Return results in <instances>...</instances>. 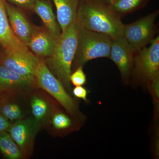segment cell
Here are the masks:
<instances>
[{"label": "cell", "mask_w": 159, "mask_h": 159, "mask_svg": "<svg viewBox=\"0 0 159 159\" xmlns=\"http://www.w3.org/2000/svg\"><path fill=\"white\" fill-rule=\"evenodd\" d=\"M36 89L29 95L30 109L32 117L43 127L53 109L54 102L45 93Z\"/></svg>", "instance_id": "obj_14"}, {"label": "cell", "mask_w": 159, "mask_h": 159, "mask_svg": "<svg viewBox=\"0 0 159 159\" xmlns=\"http://www.w3.org/2000/svg\"><path fill=\"white\" fill-rule=\"evenodd\" d=\"M150 0H116L110 5L113 10L121 18L142 9Z\"/></svg>", "instance_id": "obj_20"}, {"label": "cell", "mask_w": 159, "mask_h": 159, "mask_svg": "<svg viewBox=\"0 0 159 159\" xmlns=\"http://www.w3.org/2000/svg\"><path fill=\"white\" fill-rule=\"evenodd\" d=\"M79 30L76 20L56 40L51 55L44 58L49 70L68 92L71 91L70 77L77 51Z\"/></svg>", "instance_id": "obj_2"}, {"label": "cell", "mask_w": 159, "mask_h": 159, "mask_svg": "<svg viewBox=\"0 0 159 159\" xmlns=\"http://www.w3.org/2000/svg\"><path fill=\"white\" fill-rule=\"evenodd\" d=\"M34 77L39 89L51 95L68 113L77 118L81 116L77 103L59 80L49 70L44 58L40 59L35 70Z\"/></svg>", "instance_id": "obj_4"}, {"label": "cell", "mask_w": 159, "mask_h": 159, "mask_svg": "<svg viewBox=\"0 0 159 159\" xmlns=\"http://www.w3.org/2000/svg\"><path fill=\"white\" fill-rule=\"evenodd\" d=\"M40 59L30 50L9 51L3 50L0 53V65L34 80L35 70Z\"/></svg>", "instance_id": "obj_8"}, {"label": "cell", "mask_w": 159, "mask_h": 159, "mask_svg": "<svg viewBox=\"0 0 159 159\" xmlns=\"http://www.w3.org/2000/svg\"><path fill=\"white\" fill-rule=\"evenodd\" d=\"M112 39L106 34L80 27L77 51L73 65L83 66L96 58H109Z\"/></svg>", "instance_id": "obj_3"}, {"label": "cell", "mask_w": 159, "mask_h": 159, "mask_svg": "<svg viewBox=\"0 0 159 159\" xmlns=\"http://www.w3.org/2000/svg\"><path fill=\"white\" fill-rule=\"evenodd\" d=\"M6 9L13 33L18 39L27 47L34 25L30 22L22 10L7 2Z\"/></svg>", "instance_id": "obj_11"}, {"label": "cell", "mask_w": 159, "mask_h": 159, "mask_svg": "<svg viewBox=\"0 0 159 159\" xmlns=\"http://www.w3.org/2000/svg\"><path fill=\"white\" fill-rule=\"evenodd\" d=\"M7 2L27 11H34L36 0H6Z\"/></svg>", "instance_id": "obj_22"}, {"label": "cell", "mask_w": 159, "mask_h": 159, "mask_svg": "<svg viewBox=\"0 0 159 159\" xmlns=\"http://www.w3.org/2000/svg\"><path fill=\"white\" fill-rule=\"evenodd\" d=\"M73 95L76 97L83 99L84 101H87L88 91L82 86H76L72 91Z\"/></svg>", "instance_id": "obj_23"}, {"label": "cell", "mask_w": 159, "mask_h": 159, "mask_svg": "<svg viewBox=\"0 0 159 159\" xmlns=\"http://www.w3.org/2000/svg\"><path fill=\"white\" fill-rule=\"evenodd\" d=\"M34 11L40 18L46 30L55 40L61 35V31L49 0H36Z\"/></svg>", "instance_id": "obj_17"}, {"label": "cell", "mask_w": 159, "mask_h": 159, "mask_svg": "<svg viewBox=\"0 0 159 159\" xmlns=\"http://www.w3.org/2000/svg\"><path fill=\"white\" fill-rule=\"evenodd\" d=\"M159 14V10L157 9L136 21L124 25L123 37L135 54L154 39L157 32L156 21Z\"/></svg>", "instance_id": "obj_5"}, {"label": "cell", "mask_w": 159, "mask_h": 159, "mask_svg": "<svg viewBox=\"0 0 159 159\" xmlns=\"http://www.w3.org/2000/svg\"><path fill=\"white\" fill-rule=\"evenodd\" d=\"M72 119L57 107L54 102L48 119L43 127L51 134H56L70 129L73 126Z\"/></svg>", "instance_id": "obj_18"}, {"label": "cell", "mask_w": 159, "mask_h": 159, "mask_svg": "<svg viewBox=\"0 0 159 159\" xmlns=\"http://www.w3.org/2000/svg\"><path fill=\"white\" fill-rule=\"evenodd\" d=\"M39 89L35 80L24 77L0 65V96H29Z\"/></svg>", "instance_id": "obj_9"}, {"label": "cell", "mask_w": 159, "mask_h": 159, "mask_svg": "<svg viewBox=\"0 0 159 159\" xmlns=\"http://www.w3.org/2000/svg\"><path fill=\"white\" fill-rule=\"evenodd\" d=\"M6 0H0V44L6 51H27L29 49L18 39L9 24Z\"/></svg>", "instance_id": "obj_12"}, {"label": "cell", "mask_w": 159, "mask_h": 159, "mask_svg": "<svg viewBox=\"0 0 159 159\" xmlns=\"http://www.w3.org/2000/svg\"><path fill=\"white\" fill-rule=\"evenodd\" d=\"M135 53L123 36L113 39L110 57L118 67L122 78L128 80L133 72Z\"/></svg>", "instance_id": "obj_10"}, {"label": "cell", "mask_w": 159, "mask_h": 159, "mask_svg": "<svg viewBox=\"0 0 159 159\" xmlns=\"http://www.w3.org/2000/svg\"><path fill=\"white\" fill-rule=\"evenodd\" d=\"M0 153L6 159H24L19 147L7 131L0 132Z\"/></svg>", "instance_id": "obj_19"}, {"label": "cell", "mask_w": 159, "mask_h": 159, "mask_svg": "<svg viewBox=\"0 0 159 159\" xmlns=\"http://www.w3.org/2000/svg\"><path fill=\"white\" fill-rule=\"evenodd\" d=\"M82 66L75 69L70 76V82L75 86H83L85 84L87 81L86 76L83 69Z\"/></svg>", "instance_id": "obj_21"}, {"label": "cell", "mask_w": 159, "mask_h": 159, "mask_svg": "<svg viewBox=\"0 0 159 159\" xmlns=\"http://www.w3.org/2000/svg\"><path fill=\"white\" fill-rule=\"evenodd\" d=\"M11 123L0 113V132L7 131Z\"/></svg>", "instance_id": "obj_24"}, {"label": "cell", "mask_w": 159, "mask_h": 159, "mask_svg": "<svg viewBox=\"0 0 159 159\" xmlns=\"http://www.w3.org/2000/svg\"><path fill=\"white\" fill-rule=\"evenodd\" d=\"M135 54L133 72L143 81L150 84L159 79V37Z\"/></svg>", "instance_id": "obj_6"}, {"label": "cell", "mask_w": 159, "mask_h": 159, "mask_svg": "<svg viewBox=\"0 0 159 159\" xmlns=\"http://www.w3.org/2000/svg\"><path fill=\"white\" fill-rule=\"evenodd\" d=\"M29 96L5 95L0 96V113L11 123L27 117V108L22 102Z\"/></svg>", "instance_id": "obj_15"}, {"label": "cell", "mask_w": 159, "mask_h": 159, "mask_svg": "<svg viewBox=\"0 0 159 159\" xmlns=\"http://www.w3.org/2000/svg\"><path fill=\"white\" fill-rule=\"evenodd\" d=\"M76 20L80 28L106 34L112 39L123 36L125 25L104 0H81Z\"/></svg>", "instance_id": "obj_1"}, {"label": "cell", "mask_w": 159, "mask_h": 159, "mask_svg": "<svg viewBox=\"0 0 159 159\" xmlns=\"http://www.w3.org/2000/svg\"><path fill=\"white\" fill-rule=\"evenodd\" d=\"M55 41L45 28L34 26L27 47L37 57L46 58L52 54Z\"/></svg>", "instance_id": "obj_13"}, {"label": "cell", "mask_w": 159, "mask_h": 159, "mask_svg": "<svg viewBox=\"0 0 159 159\" xmlns=\"http://www.w3.org/2000/svg\"><path fill=\"white\" fill-rule=\"evenodd\" d=\"M55 5L57 23L61 32L76 20L81 0H52Z\"/></svg>", "instance_id": "obj_16"}, {"label": "cell", "mask_w": 159, "mask_h": 159, "mask_svg": "<svg viewBox=\"0 0 159 159\" xmlns=\"http://www.w3.org/2000/svg\"><path fill=\"white\" fill-rule=\"evenodd\" d=\"M107 4H109V5H111V4H112L114 1H116V0H104Z\"/></svg>", "instance_id": "obj_25"}, {"label": "cell", "mask_w": 159, "mask_h": 159, "mask_svg": "<svg viewBox=\"0 0 159 159\" xmlns=\"http://www.w3.org/2000/svg\"><path fill=\"white\" fill-rule=\"evenodd\" d=\"M41 127L33 117H26L11 123L7 130L19 147L24 159L33 153L35 138Z\"/></svg>", "instance_id": "obj_7"}]
</instances>
